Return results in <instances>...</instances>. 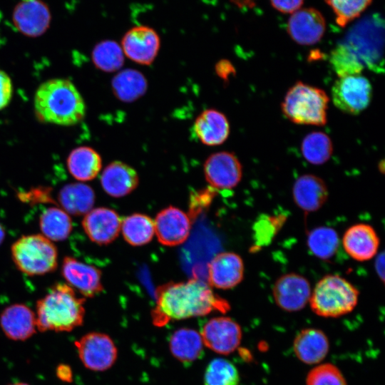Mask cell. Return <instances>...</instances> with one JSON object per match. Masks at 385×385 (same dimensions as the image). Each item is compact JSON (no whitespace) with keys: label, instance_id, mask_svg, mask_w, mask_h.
Instances as JSON below:
<instances>
[{"label":"cell","instance_id":"6da1fadb","mask_svg":"<svg viewBox=\"0 0 385 385\" xmlns=\"http://www.w3.org/2000/svg\"><path fill=\"white\" fill-rule=\"evenodd\" d=\"M384 23L373 16L352 26L330 54L339 77L360 74L364 68L384 71Z\"/></svg>","mask_w":385,"mask_h":385},{"label":"cell","instance_id":"7a4b0ae2","mask_svg":"<svg viewBox=\"0 0 385 385\" xmlns=\"http://www.w3.org/2000/svg\"><path fill=\"white\" fill-rule=\"evenodd\" d=\"M230 309L228 302L215 294L207 283L192 278L159 287L151 315L153 323L163 327L171 320L205 316L215 311L225 313Z\"/></svg>","mask_w":385,"mask_h":385},{"label":"cell","instance_id":"3957f363","mask_svg":"<svg viewBox=\"0 0 385 385\" xmlns=\"http://www.w3.org/2000/svg\"><path fill=\"white\" fill-rule=\"evenodd\" d=\"M36 116L43 123L73 125L86 114V104L74 84L67 79L53 78L37 88L34 101Z\"/></svg>","mask_w":385,"mask_h":385},{"label":"cell","instance_id":"277c9868","mask_svg":"<svg viewBox=\"0 0 385 385\" xmlns=\"http://www.w3.org/2000/svg\"><path fill=\"white\" fill-rule=\"evenodd\" d=\"M85 299L66 283L52 285L36 302V324L41 332H71L83 324Z\"/></svg>","mask_w":385,"mask_h":385},{"label":"cell","instance_id":"5b68a950","mask_svg":"<svg viewBox=\"0 0 385 385\" xmlns=\"http://www.w3.org/2000/svg\"><path fill=\"white\" fill-rule=\"evenodd\" d=\"M359 295V290L349 281L337 274H328L316 284L309 302L317 315L338 317L353 311Z\"/></svg>","mask_w":385,"mask_h":385},{"label":"cell","instance_id":"8992f818","mask_svg":"<svg viewBox=\"0 0 385 385\" xmlns=\"http://www.w3.org/2000/svg\"><path fill=\"white\" fill-rule=\"evenodd\" d=\"M329 100L324 91L297 81L287 92L282 110L294 123L324 125L327 123Z\"/></svg>","mask_w":385,"mask_h":385},{"label":"cell","instance_id":"52a82bcc","mask_svg":"<svg viewBox=\"0 0 385 385\" xmlns=\"http://www.w3.org/2000/svg\"><path fill=\"white\" fill-rule=\"evenodd\" d=\"M11 252L16 267L29 276L51 272L58 266L57 249L43 235L22 236L13 243Z\"/></svg>","mask_w":385,"mask_h":385},{"label":"cell","instance_id":"ba28073f","mask_svg":"<svg viewBox=\"0 0 385 385\" xmlns=\"http://www.w3.org/2000/svg\"><path fill=\"white\" fill-rule=\"evenodd\" d=\"M371 97V83L361 74L339 77L332 88L334 105L347 114L360 113L369 106Z\"/></svg>","mask_w":385,"mask_h":385},{"label":"cell","instance_id":"9c48e42d","mask_svg":"<svg viewBox=\"0 0 385 385\" xmlns=\"http://www.w3.org/2000/svg\"><path fill=\"white\" fill-rule=\"evenodd\" d=\"M74 346L83 366L92 371H106L117 359V347L113 339L104 333H87L75 341Z\"/></svg>","mask_w":385,"mask_h":385},{"label":"cell","instance_id":"30bf717a","mask_svg":"<svg viewBox=\"0 0 385 385\" xmlns=\"http://www.w3.org/2000/svg\"><path fill=\"white\" fill-rule=\"evenodd\" d=\"M120 46L130 60L141 65H150L158 56L160 38L153 28L138 25L124 34Z\"/></svg>","mask_w":385,"mask_h":385},{"label":"cell","instance_id":"8fae6325","mask_svg":"<svg viewBox=\"0 0 385 385\" xmlns=\"http://www.w3.org/2000/svg\"><path fill=\"white\" fill-rule=\"evenodd\" d=\"M242 334L240 326L227 317L210 319L200 332L205 346L220 354H229L235 351L240 344Z\"/></svg>","mask_w":385,"mask_h":385},{"label":"cell","instance_id":"7c38bea8","mask_svg":"<svg viewBox=\"0 0 385 385\" xmlns=\"http://www.w3.org/2000/svg\"><path fill=\"white\" fill-rule=\"evenodd\" d=\"M11 20L21 34L27 37L36 38L48 29L51 13L43 0H21L13 9Z\"/></svg>","mask_w":385,"mask_h":385},{"label":"cell","instance_id":"4fadbf2b","mask_svg":"<svg viewBox=\"0 0 385 385\" xmlns=\"http://www.w3.org/2000/svg\"><path fill=\"white\" fill-rule=\"evenodd\" d=\"M203 171L207 182L215 189H232L238 185L242 175L239 159L227 151L210 155L205 161Z\"/></svg>","mask_w":385,"mask_h":385},{"label":"cell","instance_id":"5bb4252c","mask_svg":"<svg viewBox=\"0 0 385 385\" xmlns=\"http://www.w3.org/2000/svg\"><path fill=\"white\" fill-rule=\"evenodd\" d=\"M309 281L299 274L288 273L279 277L272 288V295L277 305L286 312L302 309L311 296Z\"/></svg>","mask_w":385,"mask_h":385},{"label":"cell","instance_id":"9a60e30c","mask_svg":"<svg viewBox=\"0 0 385 385\" xmlns=\"http://www.w3.org/2000/svg\"><path fill=\"white\" fill-rule=\"evenodd\" d=\"M326 29L323 14L314 8H300L291 14L287 30L291 38L300 45L310 46L318 43Z\"/></svg>","mask_w":385,"mask_h":385},{"label":"cell","instance_id":"2e32d148","mask_svg":"<svg viewBox=\"0 0 385 385\" xmlns=\"http://www.w3.org/2000/svg\"><path fill=\"white\" fill-rule=\"evenodd\" d=\"M153 221L155 233L158 241L163 245H179L190 235V217L178 207L169 206L160 210Z\"/></svg>","mask_w":385,"mask_h":385},{"label":"cell","instance_id":"e0dca14e","mask_svg":"<svg viewBox=\"0 0 385 385\" xmlns=\"http://www.w3.org/2000/svg\"><path fill=\"white\" fill-rule=\"evenodd\" d=\"M61 274L66 284L77 289L84 297H93L103 289L101 270L72 257H64Z\"/></svg>","mask_w":385,"mask_h":385},{"label":"cell","instance_id":"ac0fdd59","mask_svg":"<svg viewBox=\"0 0 385 385\" xmlns=\"http://www.w3.org/2000/svg\"><path fill=\"white\" fill-rule=\"evenodd\" d=\"M82 226L92 242L101 245H107L118 236L121 219L112 209L97 207L91 209L85 215Z\"/></svg>","mask_w":385,"mask_h":385},{"label":"cell","instance_id":"d6986e66","mask_svg":"<svg viewBox=\"0 0 385 385\" xmlns=\"http://www.w3.org/2000/svg\"><path fill=\"white\" fill-rule=\"evenodd\" d=\"M241 257L232 252L217 254L208 265V282L212 287L229 289L238 285L244 277Z\"/></svg>","mask_w":385,"mask_h":385},{"label":"cell","instance_id":"ffe728a7","mask_svg":"<svg viewBox=\"0 0 385 385\" xmlns=\"http://www.w3.org/2000/svg\"><path fill=\"white\" fill-rule=\"evenodd\" d=\"M380 240L373 227L358 223L349 227L342 237L345 252L354 260L364 262L377 253Z\"/></svg>","mask_w":385,"mask_h":385},{"label":"cell","instance_id":"44dd1931","mask_svg":"<svg viewBox=\"0 0 385 385\" xmlns=\"http://www.w3.org/2000/svg\"><path fill=\"white\" fill-rule=\"evenodd\" d=\"M0 327L9 339L25 341L36 333V314L25 304H11L1 312Z\"/></svg>","mask_w":385,"mask_h":385},{"label":"cell","instance_id":"7402d4cb","mask_svg":"<svg viewBox=\"0 0 385 385\" xmlns=\"http://www.w3.org/2000/svg\"><path fill=\"white\" fill-rule=\"evenodd\" d=\"M292 196L295 204L306 212L320 209L328 198L324 181L312 174L299 176L294 183Z\"/></svg>","mask_w":385,"mask_h":385},{"label":"cell","instance_id":"603a6c76","mask_svg":"<svg viewBox=\"0 0 385 385\" xmlns=\"http://www.w3.org/2000/svg\"><path fill=\"white\" fill-rule=\"evenodd\" d=\"M139 178L135 170L121 161L109 163L103 170L101 184L110 196L120 197L130 194L138 185Z\"/></svg>","mask_w":385,"mask_h":385},{"label":"cell","instance_id":"cb8c5ba5","mask_svg":"<svg viewBox=\"0 0 385 385\" xmlns=\"http://www.w3.org/2000/svg\"><path fill=\"white\" fill-rule=\"evenodd\" d=\"M193 130L202 144L209 146L219 145L229 136V121L220 111L212 108L207 109L196 118Z\"/></svg>","mask_w":385,"mask_h":385},{"label":"cell","instance_id":"d4e9b609","mask_svg":"<svg viewBox=\"0 0 385 385\" xmlns=\"http://www.w3.org/2000/svg\"><path fill=\"white\" fill-rule=\"evenodd\" d=\"M294 352L297 357L307 364H315L322 361L329 349V340L320 329L307 328L301 330L295 337L293 343Z\"/></svg>","mask_w":385,"mask_h":385},{"label":"cell","instance_id":"484cf974","mask_svg":"<svg viewBox=\"0 0 385 385\" xmlns=\"http://www.w3.org/2000/svg\"><path fill=\"white\" fill-rule=\"evenodd\" d=\"M204 346L200 333L190 328L177 329L169 340L171 354L185 364L200 359L204 354Z\"/></svg>","mask_w":385,"mask_h":385},{"label":"cell","instance_id":"4316f807","mask_svg":"<svg viewBox=\"0 0 385 385\" xmlns=\"http://www.w3.org/2000/svg\"><path fill=\"white\" fill-rule=\"evenodd\" d=\"M67 167L71 175L80 181L94 179L102 167L101 157L94 149L81 146L73 150L67 158Z\"/></svg>","mask_w":385,"mask_h":385},{"label":"cell","instance_id":"83f0119b","mask_svg":"<svg viewBox=\"0 0 385 385\" xmlns=\"http://www.w3.org/2000/svg\"><path fill=\"white\" fill-rule=\"evenodd\" d=\"M58 199L63 210L68 214L82 215L91 210L95 202V193L90 186L74 183L63 187Z\"/></svg>","mask_w":385,"mask_h":385},{"label":"cell","instance_id":"f1b7e54d","mask_svg":"<svg viewBox=\"0 0 385 385\" xmlns=\"http://www.w3.org/2000/svg\"><path fill=\"white\" fill-rule=\"evenodd\" d=\"M115 97L126 103L138 100L143 96L148 88L144 75L135 69H125L118 72L111 81Z\"/></svg>","mask_w":385,"mask_h":385},{"label":"cell","instance_id":"f546056e","mask_svg":"<svg viewBox=\"0 0 385 385\" xmlns=\"http://www.w3.org/2000/svg\"><path fill=\"white\" fill-rule=\"evenodd\" d=\"M120 230L128 244L141 246L153 239L155 234L154 221L146 215L134 213L123 218Z\"/></svg>","mask_w":385,"mask_h":385},{"label":"cell","instance_id":"4dcf8cb0","mask_svg":"<svg viewBox=\"0 0 385 385\" xmlns=\"http://www.w3.org/2000/svg\"><path fill=\"white\" fill-rule=\"evenodd\" d=\"M39 225L42 235L51 241H63L72 230V221L69 215L56 207H51L42 212Z\"/></svg>","mask_w":385,"mask_h":385},{"label":"cell","instance_id":"1f68e13d","mask_svg":"<svg viewBox=\"0 0 385 385\" xmlns=\"http://www.w3.org/2000/svg\"><path fill=\"white\" fill-rule=\"evenodd\" d=\"M307 245L313 255L320 260H327L334 256L339 247V235L332 227H317L309 232Z\"/></svg>","mask_w":385,"mask_h":385},{"label":"cell","instance_id":"d6a6232c","mask_svg":"<svg viewBox=\"0 0 385 385\" xmlns=\"http://www.w3.org/2000/svg\"><path fill=\"white\" fill-rule=\"evenodd\" d=\"M124 56L120 45L109 39L96 43L91 53L94 65L104 72L118 71L124 63Z\"/></svg>","mask_w":385,"mask_h":385},{"label":"cell","instance_id":"836d02e7","mask_svg":"<svg viewBox=\"0 0 385 385\" xmlns=\"http://www.w3.org/2000/svg\"><path fill=\"white\" fill-rule=\"evenodd\" d=\"M301 150L304 158L309 163L322 165L330 158L333 146L331 139L326 133L315 131L304 138Z\"/></svg>","mask_w":385,"mask_h":385},{"label":"cell","instance_id":"e575fe53","mask_svg":"<svg viewBox=\"0 0 385 385\" xmlns=\"http://www.w3.org/2000/svg\"><path fill=\"white\" fill-rule=\"evenodd\" d=\"M240 376L230 361L216 358L207 365L204 374V385H238Z\"/></svg>","mask_w":385,"mask_h":385},{"label":"cell","instance_id":"d590c367","mask_svg":"<svg viewBox=\"0 0 385 385\" xmlns=\"http://www.w3.org/2000/svg\"><path fill=\"white\" fill-rule=\"evenodd\" d=\"M335 14L336 22L344 27L359 18L371 4L372 0H325Z\"/></svg>","mask_w":385,"mask_h":385},{"label":"cell","instance_id":"8d00e7d4","mask_svg":"<svg viewBox=\"0 0 385 385\" xmlns=\"http://www.w3.org/2000/svg\"><path fill=\"white\" fill-rule=\"evenodd\" d=\"M306 385H347L341 371L334 364H319L309 371Z\"/></svg>","mask_w":385,"mask_h":385},{"label":"cell","instance_id":"74e56055","mask_svg":"<svg viewBox=\"0 0 385 385\" xmlns=\"http://www.w3.org/2000/svg\"><path fill=\"white\" fill-rule=\"evenodd\" d=\"M284 220L283 215H264L259 219L254 225L255 244L262 246L270 243Z\"/></svg>","mask_w":385,"mask_h":385},{"label":"cell","instance_id":"f35d334b","mask_svg":"<svg viewBox=\"0 0 385 385\" xmlns=\"http://www.w3.org/2000/svg\"><path fill=\"white\" fill-rule=\"evenodd\" d=\"M215 188L209 187L208 188L199 190L190 197V212L196 213L198 206L200 209L207 207L211 202L214 194Z\"/></svg>","mask_w":385,"mask_h":385},{"label":"cell","instance_id":"ab89813d","mask_svg":"<svg viewBox=\"0 0 385 385\" xmlns=\"http://www.w3.org/2000/svg\"><path fill=\"white\" fill-rule=\"evenodd\" d=\"M13 86L9 76L0 68V110L6 108L11 101Z\"/></svg>","mask_w":385,"mask_h":385},{"label":"cell","instance_id":"60d3db41","mask_svg":"<svg viewBox=\"0 0 385 385\" xmlns=\"http://www.w3.org/2000/svg\"><path fill=\"white\" fill-rule=\"evenodd\" d=\"M273 8L284 14H292L303 4L304 0H270Z\"/></svg>","mask_w":385,"mask_h":385},{"label":"cell","instance_id":"b9f144b4","mask_svg":"<svg viewBox=\"0 0 385 385\" xmlns=\"http://www.w3.org/2000/svg\"><path fill=\"white\" fill-rule=\"evenodd\" d=\"M57 378L66 383L73 381V371L71 367L66 364H60L56 368Z\"/></svg>","mask_w":385,"mask_h":385},{"label":"cell","instance_id":"7bdbcfd3","mask_svg":"<svg viewBox=\"0 0 385 385\" xmlns=\"http://www.w3.org/2000/svg\"><path fill=\"white\" fill-rule=\"evenodd\" d=\"M375 270L381 282H384V253H379L375 259Z\"/></svg>","mask_w":385,"mask_h":385},{"label":"cell","instance_id":"ee69618b","mask_svg":"<svg viewBox=\"0 0 385 385\" xmlns=\"http://www.w3.org/2000/svg\"><path fill=\"white\" fill-rule=\"evenodd\" d=\"M257 0H230L239 9H251L255 6Z\"/></svg>","mask_w":385,"mask_h":385},{"label":"cell","instance_id":"f6af8a7d","mask_svg":"<svg viewBox=\"0 0 385 385\" xmlns=\"http://www.w3.org/2000/svg\"><path fill=\"white\" fill-rule=\"evenodd\" d=\"M5 237V231L2 225L0 224V245L2 243Z\"/></svg>","mask_w":385,"mask_h":385},{"label":"cell","instance_id":"bcb514c9","mask_svg":"<svg viewBox=\"0 0 385 385\" xmlns=\"http://www.w3.org/2000/svg\"><path fill=\"white\" fill-rule=\"evenodd\" d=\"M9 385H29V384L24 382H16Z\"/></svg>","mask_w":385,"mask_h":385}]
</instances>
